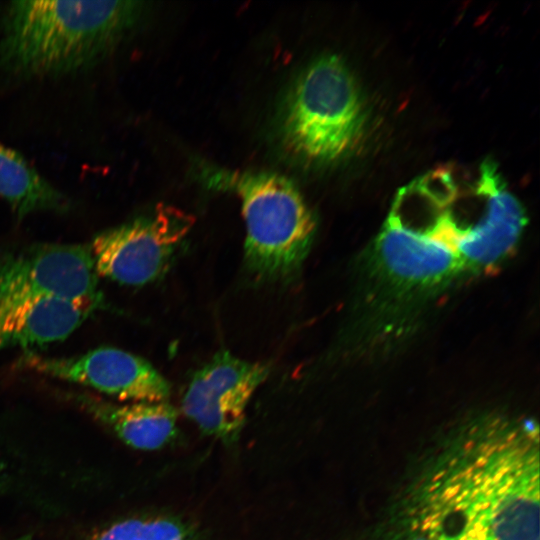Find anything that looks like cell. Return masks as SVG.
Returning <instances> with one entry per match:
<instances>
[{
    "mask_svg": "<svg viewBox=\"0 0 540 540\" xmlns=\"http://www.w3.org/2000/svg\"><path fill=\"white\" fill-rule=\"evenodd\" d=\"M71 398L133 448L160 449L177 434L178 414L168 401L118 404L87 393Z\"/></svg>",
    "mask_w": 540,
    "mask_h": 540,
    "instance_id": "9c48e42d",
    "label": "cell"
},
{
    "mask_svg": "<svg viewBox=\"0 0 540 540\" xmlns=\"http://www.w3.org/2000/svg\"><path fill=\"white\" fill-rule=\"evenodd\" d=\"M0 197L19 217L39 211H64L69 200L18 152L0 141Z\"/></svg>",
    "mask_w": 540,
    "mask_h": 540,
    "instance_id": "8fae6325",
    "label": "cell"
},
{
    "mask_svg": "<svg viewBox=\"0 0 540 540\" xmlns=\"http://www.w3.org/2000/svg\"><path fill=\"white\" fill-rule=\"evenodd\" d=\"M90 540H196V537L179 520L153 517L118 522Z\"/></svg>",
    "mask_w": 540,
    "mask_h": 540,
    "instance_id": "7c38bea8",
    "label": "cell"
},
{
    "mask_svg": "<svg viewBox=\"0 0 540 540\" xmlns=\"http://www.w3.org/2000/svg\"><path fill=\"white\" fill-rule=\"evenodd\" d=\"M365 109L360 89L336 55L322 56L297 76L281 112L286 148L313 162L347 154L362 136Z\"/></svg>",
    "mask_w": 540,
    "mask_h": 540,
    "instance_id": "277c9868",
    "label": "cell"
},
{
    "mask_svg": "<svg viewBox=\"0 0 540 540\" xmlns=\"http://www.w3.org/2000/svg\"><path fill=\"white\" fill-rule=\"evenodd\" d=\"M95 310L70 301L47 299L0 313V351L33 349L70 336Z\"/></svg>",
    "mask_w": 540,
    "mask_h": 540,
    "instance_id": "30bf717a",
    "label": "cell"
},
{
    "mask_svg": "<svg viewBox=\"0 0 540 540\" xmlns=\"http://www.w3.org/2000/svg\"><path fill=\"white\" fill-rule=\"evenodd\" d=\"M194 218L160 205L149 215L97 234L89 245L98 276L127 286L161 277L188 235Z\"/></svg>",
    "mask_w": 540,
    "mask_h": 540,
    "instance_id": "8992f818",
    "label": "cell"
},
{
    "mask_svg": "<svg viewBox=\"0 0 540 540\" xmlns=\"http://www.w3.org/2000/svg\"><path fill=\"white\" fill-rule=\"evenodd\" d=\"M408 540H539L537 428L481 429L420 485Z\"/></svg>",
    "mask_w": 540,
    "mask_h": 540,
    "instance_id": "6da1fadb",
    "label": "cell"
},
{
    "mask_svg": "<svg viewBox=\"0 0 540 540\" xmlns=\"http://www.w3.org/2000/svg\"><path fill=\"white\" fill-rule=\"evenodd\" d=\"M89 245L39 244L0 264V313L47 299L104 307Z\"/></svg>",
    "mask_w": 540,
    "mask_h": 540,
    "instance_id": "5b68a950",
    "label": "cell"
},
{
    "mask_svg": "<svg viewBox=\"0 0 540 540\" xmlns=\"http://www.w3.org/2000/svg\"><path fill=\"white\" fill-rule=\"evenodd\" d=\"M269 372L268 364L221 350L191 377L182 397V412L203 433L227 444L235 442L249 400Z\"/></svg>",
    "mask_w": 540,
    "mask_h": 540,
    "instance_id": "52a82bcc",
    "label": "cell"
},
{
    "mask_svg": "<svg viewBox=\"0 0 540 540\" xmlns=\"http://www.w3.org/2000/svg\"><path fill=\"white\" fill-rule=\"evenodd\" d=\"M208 186L235 192L246 227L244 260L260 281L288 283L299 273L315 233V218L297 186L272 172L207 169Z\"/></svg>",
    "mask_w": 540,
    "mask_h": 540,
    "instance_id": "3957f363",
    "label": "cell"
},
{
    "mask_svg": "<svg viewBox=\"0 0 540 540\" xmlns=\"http://www.w3.org/2000/svg\"><path fill=\"white\" fill-rule=\"evenodd\" d=\"M138 1H13L0 39V68L52 75L91 67L116 47L141 12Z\"/></svg>",
    "mask_w": 540,
    "mask_h": 540,
    "instance_id": "7a4b0ae2",
    "label": "cell"
},
{
    "mask_svg": "<svg viewBox=\"0 0 540 540\" xmlns=\"http://www.w3.org/2000/svg\"><path fill=\"white\" fill-rule=\"evenodd\" d=\"M19 366L121 401L159 402L167 401L170 395L169 382L149 361L115 347H98L69 357L28 352L20 358Z\"/></svg>",
    "mask_w": 540,
    "mask_h": 540,
    "instance_id": "ba28073f",
    "label": "cell"
}]
</instances>
